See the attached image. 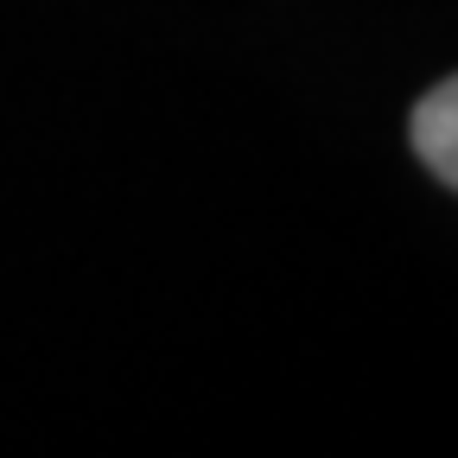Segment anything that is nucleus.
Masks as SVG:
<instances>
[{
	"instance_id": "nucleus-1",
	"label": "nucleus",
	"mask_w": 458,
	"mask_h": 458,
	"mask_svg": "<svg viewBox=\"0 0 458 458\" xmlns=\"http://www.w3.org/2000/svg\"><path fill=\"white\" fill-rule=\"evenodd\" d=\"M414 153L433 165V179H445L458 191V77L439 83L420 108H414Z\"/></svg>"
}]
</instances>
